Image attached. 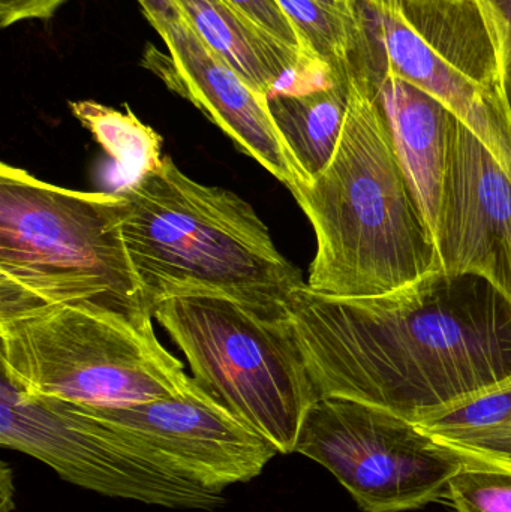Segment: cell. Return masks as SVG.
Returning a JSON list of instances; mask_svg holds the SVG:
<instances>
[{
    "label": "cell",
    "mask_w": 511,
    "mask_h": 512,
    "mask_svg": "<svg viewBox=\"0 0 511 512\" xmlns=\"http://www.w3.org/2000/svg\"><path fill=\"white\" fill-rule=\"evenodd\" d=\"M285 324L318 397L417 423L511 381V301L474 274L437 270L372 297L297 289Z\"/></svg>",
    "instance_id": "obj_1"
},
{
    "label": "cell",
    "mask_w": 511,
    "mask_h": 512,
    "mask_svg": "<svg viewBox=\"0 0 511 512\" xmlns=\"http://www.w3.org/2000/svg\"><path fill=\"white\" fill-rule=\"evenodd\" d=\"M348 81L350 101L335 155L293 197L317 237L306 285L330 297H372L440 270V262L377 89L357 75Z\"/></svg>",
    "instance_id": "obj_2"
},
{
    "label": "cell",
    "mask_w": 511,
    "mask_h": 512,
    "mask_svg": "<svg viewBox=\"0 0 511 512\" xmlns=\"http://www.w3.org/2000/svg\"><path fill=\"white\" fill-rule=\"evenodd\" d=\"M116 192L128 204L123 239L153 312L168 298L218 295L281 321L306 285L251 204L189 179L170 156Z\"/></svg>",
    "instance_id": "obj_3"
},
{
    "label": "cell",
    "mask_w": 511,
    "mask_h": 512,
    "mask_svg": "<svg viewBox=\"0 0 511 512\" xmlns=\"http://www.w3.org/2000/svg\"><path fill=\"white\" fill-rule=\"evenodd\" d=\"M119 192H80L0 165V297L65 304L153 330Z\"/></svg>",
    "instance_id": "obj_4"
},
{
    "label": "cell",
    "mask_w": 511,
    "mask_h": 512,
    "mask_svg": "<svg viewBox=\"0 0 511 512\" xmlns=\"http://www.w3.org/2000/svg\"><path fill=\"white\" fill-rule=\"evenodd\" d=\"M348 75L389 72L446 105L511 177L503 30L486 0H353Z\"/></svg>",
    "instance_id": "obj_5"
},
{
    "label": "cell",
    "mask_w": 511,
    "mask_h": 512,
    "mask_svg": "<svg viewBox=\"0 0 511 512\" xmlns=\"http://www.w3.org/2000/svg\"><path fill=\"white\" fill-rule=\"evenodd\" d=\"M0 343L3 375L30 397L126 406L197 387L155 330L80 307L0 298Z\"/></svg>",
    "instance_id": "obj_6"
},
{
    "label": "cell",
    "mask_w": 511,
    "mask_h": 512,
    "mask_svg": "<svg viewBox=\"0 0 511 512\" xmlns=\"http://www.w3.org/2000/svg\"><path fill=\"white\" fill-rule=\"evenodd\" d=\"M153 318L185 354L198 385L266 439L296 453L317 390L285 319L270 321L218 295H182Z\"/></svg>",
    "instance_id": "obj_7"
},
{
    "label": "cell",
    "mask_w": 511,
    "mask_h": 512,
    "mask_svg": "<svg viewBox=\"0 0 511 512\" xmlns=\"http://www.w3.org/2000/svg\"><path fill=\"white\" fill-rule=\"evenodd\" d=\"M296 453L332 472L365 512L419 510L449 499L450 481L470 466L413 421L341 397L311 406Z\"/></svg>",
    "instance_id": "obj_8"
},
{
    "label": "cell",
    "mask_w": 511,
    "mask_h": 512,
    "mask_svg": "<svg viewBox=\"0 0 511 512\" xmlns=\"http://www.w3.org/2000/svg\"><path fill=\"white\" fill-rule=\"evenodd\" d=\"M0 445L50 466L86 490L173 510L224 507L221 492L162 468L110 427L51 399L30 397L2 373Z\"/></svg>",
    "instance_id": "obj_9"
},
{
    "label": "cell",
    "mask_w": 511,
    "mask_h": 512,
    "mask_svg": "<svg viewBox=\"0 0 511 512\" xmlns=\"http://www.w3.org/2000/svg\"><path fill=\"white\" fill-rule=\"evenodd\" d=\"M60 403L110 427L162 468L215 492L260 477L279 454L198 384L180 396L134 405Z\"/></svg>",
    "instance_id": "obj_10"
},
{
    "label": "cell",
    "mask_w": 511,
    "mask_h": 512,
    "mask_svg": "<svg viewBox=\"0 0 511 512\" xmlns=\"http://www.w3.org/2000/svg\"><path fill=\"white\" fill-rule=\"evenodd\" d=\"M434 240L441 271L483 277L511 301V177L458 117Z\"/></svg>",
    "instance_id": "obj_11"
},
{
    "label": "cell",
    "mask_w": 511,
    "mask_h": 512,
    "mask_svg": "<svg viewBox=\"0 0 511 512\" xmlns=\"http://www.w3.org/2000/svg\"><path fill=\"white\" fill-rule=\"evenodd\" d=\"M156 32L170 54L149 48L144 65L161 77L168 89L200 108L291 194L308 185L273 123L266 96L249 86L182 15L159 24Z\"/></svg>",
    "instance_id": "obj_12"
},
{
    "label": "cell",
    "mask_w": 511,
    "mask_h": 512,
    "mask_svg": "<svg viewBox=\"0 0 511 512\" xmlns=\"http://www.w3.org/2000/svg\"><path fill=\"white\" fill-rule=\"evenodd\" d=\"M173 2L194 32L266 98L306 95L338 84L332 63L282 44L228 0Z\"/></svg>",
    "instance_id": "obj_13"
},
{
    "label": "cell",
    "mask_w": 511,
    "mask_h": 512,
    "mask_svg": "<svg viewBox=\"0 0 511 512\" xmlns=\"http://www.w3.org/2000/svg\"><path fill=\"white\" fill-rule=\"evenodd\" d=\"M366 80L377 89L399 161L434 234L456 116L434 96L389 72Z\"/></svg>",
    "instance_id": "obj_14"
},
{
    "label": "cell",
    "mask_w": 511,
    "mask_h": 512,
    "mask_svg": "<svg viewBox=\"0 0 511 512\" xmlns=\"http://www.w3.org/2000/svg\"><path fill=\"white\" fill-rule=\"evenodd\" d=\"M416 424L471 466L511 472V381L434 412Z\"/></svg>",
    "instance_id": "obj_15"
},
{
    "label": "cell",
    "mask_w": 511,
    "mask_h": 512,
    "mask_svg": "<svg viewBox=\"0 0 511 512\" xmlns=\"http://www.w3.org/2000/svg\"><path fill=\"white\" fill-rule=\"evenodd\" d=\"M350 81L318 92L267 98L270 116L306 182L329 165L341 140Z\"/></svg>",
    "instance_id": "obj_16"
},
{
    "label": "cell",
    "mask_w": 511,
    "mask_h": 512,
    "mask_svg": "<svg viewBox=\"0 0 511 512\" xmlns=\"http://www.w3.org/2000/svg\"><path fill=\"white\" fill-rule=\"evenodd\" d=\"M69 107L75 119L113 159L120 183L117 191L161 167L164 162L161 135L144 125L129 108L122 113L95 101L71 102Z\"/></svg>",
    "instance_id": "obj_17"
},
{
    "label": "cell",
    "mask_w": 511,
    "mask_h": 512,
    "mask_svg": "<svg viewBox=\"0 0 511 512\" xmlns=\"http://www.w3.org/2000/svg\"><path fill=\"white\" fill-rule=\"evenodd\" d=\"M312 53L348 75L356 45L353 5L339 8L324 0H276Z\"/></svg>",
    "instance_id": "obj_18"
},
{
    "label": "cell",
    "mask_w": 511,
    "mask_h": 512,
    "mask_svg": "<svg viewBox=\"0 0 511 512\" xmlns=\"http://www.w3.org/2000/svg\"><path fill=\"white\" fill-rule=\"evenodd\" d=\"M449 501L458 512H511V472L467 466L450 481Z\"/></svg>",
    "instance_id": "obj_19"
},
{
    "label": "cell",
    "mask_w": 511,
    "mask_h": 512,
    "mask_svg": "<svg viewBox=\"0 0 511 512\" xmlns=\"http://www.w3.org/2000/svg\"><path fill=\"white\" fill-rule=\"evenodd\" d=\"M231 5L236 6L243 14L248 15L261 29L266 30L273 38L288 45L300 53H312L305 47L300 36L297 35L291 21L282 11L276 0H228Z\"/></svg>",
    "instance_id": "obj_20"
},
{
    "label": "cell",
    "mask_w": 511,
    "mask_h": 512,
    "mask_svg": "<svg viewBox=\"0 0 511 512\" xmlns=\"http://www.w3.org/2000/svg\"><path fill=\"white\" fill-rule=\"evenodd\" d=\"M68 0H0L3 29L24 20H50Z\"/></svg>",
    "instance_id": "obj_21"
},
{
    "label": "cell",
    "mask_w": 511,
    "mask_h": 512,
    "mask_svg": "<svg viewBox=\"0 0 511 512\" xmlns=\"http://www.w3.org/2000/svg\"><path fill=\"white\" fill-rule=\"evenodd\" d=\"M494 11L504 39L503 98L511 122V0H486Z\"/></svg>",
    "instance_id": "obj_22"
},
{
    "label": "cell",
    "mask_w": 511,
    "mask_h": 512,
    "mask_svg": "<svg viewBox=\"0 0 511 512\" xmlns=\"http://www.w3.org/2000/svg\"><path fill=\"white\" fill-rule=\"evenodd\" d=\"M147 20L152 26L158 27L165 21L176 20L180 17L179 9L173 0H138Z\"/></svg>",
    "instance_id": "obj_23"
},
{
    "label": "cell",
    "mask_w": 511,
    "mask_h": 512,
    "mask_svg": "<svg viewBox=\"0 0 511 512\" xmlns=\"http://www.w3.org/2000/svg\"><path fill=\"white\" fill-rule=\"evenodd\" d=\"M0 512L14 511V480L8 463L0 465Z\"/></svg>",
    "instance_id": "obj_24"
},
{
    "label": "cell",
    "mask_w": 511,
    "mask_h": 512,
    "mask_svg": "<svg viewBox=\"0 0 511 512\" xmlns=\"http://www.w3.org/2000/svg\"><path fill=\"white\" fill-rule=\"evenodd\" d=\"M324 2L339 6V8H350L353 5V0H324Z\"/></svg>",
    "instance_id": "obj_25"
}]
</instances>
